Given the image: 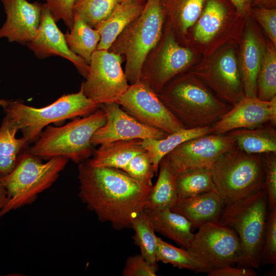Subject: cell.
I'll return each instance as SVG.
<instances>
[{
	"label": "cell",
	"mask_w": 276,
	"mask_h": 276,
	"mask_svg": "<svg viewBox=\"0 0 276 276\" xmlns=\"http://www.w3.org/2000/svg\"><path fill=\"white\" fill-rule=\"evenodd\" d=\"M142 142L140 139H133L101 144L87 161L94 166L122 170L133 157L146 151Z\"/></svg>",
	"instance_id": "cell-21"
},
{
	"label": "cell",
	"mask_w": 276,
	"mask_h": 276,
	"mask_svg": "<svg viewBox=\"0 0 276 276\" xmlns=\"http://www.w3.org/2000/svg\"><path fill=\"white\" fill-rule=\"evenodd\" d=\"M105 121V112L100 107L94 112L74 118L63 126L48 125L29 147V151L41 159L63 156L79 164L93 155L91 137Z\"/></svg>",
	"instance_id": "cell-3"
},
{
	"label": "cell",
	"mask_w": 276,
	"mask_h": 276,
	"mask_svg": "<svg viewBox=\"0 0 276 276\" xmlns=\"http://www.w3.org/2000/svg\"><path fill=\"white\" fill-rule=\"evenodd\" d=\"M179 198L194 196L215 191L211 169H199L188 171L175 176Z\"/></svg>",
	"instance_id": "cell-31"
},
{
	"label": "cell",
	"mask_w": 276,
	"mask_h": 276,
	"mask_svg": "<svg viewBox=\"0 0 276 276\" xmlns=\"http://www.w3.org/2000/svg\"><path fill=\"white\" fill-rule=\"evenodd\" d=\"M28 148L20 154L13 170L2 176L9 200L0 211V217L34 201L39 194L55 182L70 160L67 157L58 156L42 163Z\"/></svg>",
	"instance_id": "cell-8"
},
{
	"label": "cell",
	"mask_w": 276,
	"mask_h": 276,
	"mask_svg": "<svg viewBox=\"0 0 276 276\" xmlns=\"http://www.w3.org/2000/svg\"><path fill=\"white\" fill-rule=\"evenodd\" d=\"M157 264L148 263L141 254L129 257L123 270L124 276H155Z\"/></svg>",
	"instance_id": "cell-39"
},
{
	"label": "cell",
	"mask_w": 276,
	"mask_h": 276,
	"mask_svg": "<svg viewBox=\"0 0 276 276\" xmlns=\"http://www.w3.org/2000/svg\"><path fill=\"white\" fill-rule=\"evenodd\" d=\"M117 103L141 123L168 134L185 128L167 108L157 95L140 80L130 84Z\"/></svg>",
	"instance_id": "cell-13"
},
{
	"label": "cell",
	"mask_w": 276,
	"mask_h": 276,
	"mask_svg": "<svg viewBox=\"0 0 276 276\" xmlns=\"http://www.w3.org/2000/svg\"><path fill=\"white\" fill-rule=\"evenodd\" d=\"M27 45L39 59L60 56L71 61L84 78L88 74L89 64L69 49L65 34L58 28L45 3L43 4L40 23L37 33Z\"/></svg>",
	"instance_id": "cell-16"
},
{
	"label": "cell",
	"mask_w": 276,
	"mask_h": 276,
	"mask_svg": "<svg viewBox=\"0 0 276 276\" xmlns=\"http://www.w3.org/2000/svg\"><path fill=\"white\" fill-rule=\"evenodd\" d=\"M264 52L255 32L248 29L241 54L240 74L245 96L257 97V80Z\"/></svg>",
	"instance_id": "cell-23"
},
{
	"label": "cell",
	"mask_w": 276,
	"mask_h": 276,
	"mask_svg": "<svg viewBox=\"0 0 276 276\" xmlns=\"http://www.w3.org/2000/svg\"><path fill=\"white\" fill-rule=\"evenodd\" d=\"M268 211L260 266L276 263V208Z\"/></svg>",
	"instance_id": "cell-37"
},
{
	"label": "cell",
	"mask_w": 276,
	"mask_h": 276,
	"mask_svg": "<svg viewBox=\"0 0 276 276\" xmlns=\"http://www.w3.org/2000/svg\"><path fill=\"white\" fill-rule=\"evenodd\" d=\"M276 125V96L269 101L244 96L212 127V133L226 134L240 128Z\"/></svg>",
	"instance_id": "cell-15"
},
{
	"label": "cell",
	"mask_w": 276,
	"mask_h": 276,
	"mask_svg": "<svg viewBox=\"0 0 276 276\" xmlns=\"http://www.w3.org/2000/svg\"><path fill=\"white\" fill-rule=\"evenodd\" d=\"M198 228L187 249L205 273L223 266L240 264L242 248L233 229L219 222H208Z\"/></svg>",
	"instance_id": "cell-9"
},
{
	"label": "cell",
	"mask_w": 276,
	"mask_h": 276,
	"mask_svg": "<svg viewBox=\"0 0 276 276\" xmlns=\"http://www.w3.org/2000/svg\"><path fill=\"white\" fill-rule=\"evenodd\" d=\"M194 29V36L199 42L210 41L221 28L226 16L225 6L219 0H206Z\"/></svg>",
	"instance_id": "cell-30"
},
{
	"label": "cell",
	"mask_w": 276,
	"mask_h": 276,
	"mask_svg": "<svg viewBox=\"0 0 276 276\" xmlns=\"http://www.w3.org/2000/svg\"><path fill=\"white\" fill-rule=\"evenodd\" d=\"M2 175L0 174V211L9 200L6 188L3 183Z\"/></svg>",
	"instance_id": "cell-44"
},
{
	"label": "cell",
	"mask_w": 276,
	"mask_h": 276,
	"mask_svg": "<svg viewBox=\"0 0 276 276\" xmlns=\"http://www.w3.org/2000/svg\"><path fill=\"white\" fill-rule=\"evenodd\" d=\"M205 0H160L166 29L185 35L200 17Z\"/></svg>",
	"instance_id": "cell-24"
},
{
	"label": "cell",
	"mask_w": 276,
	"mask_h": 276,
	"mask_svg": "<svg viewBox=\"0 0 276 276\" xmlns=\"http://www.w3.org/2000/svg\"><path fill=\"white\" fill-rule=\"evenodd\" d=\"M209 276H254L257 273L254 268L242 267H234L232 265H225L211 270Z\"/></svg>",
	"instance_id": "cell-42"
},
{
	"label": "cell",
	"mask_w": 276,
	"mask_h": 276,
	"mask_svg": "<svg viewBox=\"0 0 276 276\" xmlns=\"http://www.w3.org/2000/svg\"><path fill=\"white\" fill-rule=\"evenodd\" d=\"M155 232L187 249L193 237L192 226L183 216L171 211L144 210Z\"/></svg>",
	"instance_id": "cell-22"
},
{
	"label": "cell",
	"mask_w": 276,
	"mask_h": 276,
	"mask_svg": "<svg viewBox=\"0 0 276 276\" xmlns=\"http://www.w3.org/2000/svg\"><path fill=\"white\" fill-rule=\"evenodd\" d=\"M122 170L140 183L148 187L153 186L152 179L155 171L146 151L133 157Z\"/></svg>",
	"instance_id": "cell-36"
},
{
	"label": "cell",
	"mask_w": 276,
	"mask_h": 276,
	"mask_svg": "<svg viewBox=\"0 0 276 276\" xmlns=\"http://www.w3.org/2000/svg\"><path fill=\"white\" fill-rule=\"evenodd\" d=\"M268 206L265 189L224 204L219 222L237 234L242 259L238 267L259 269Z\"/></svg>",
	"instance_id": "cell-5"
},
{
	"label": "cell",
	"mask_w": 276,
	"mask_h": 276,
	"mask_svg": "<svg viewBox=\"0 0 276 276\" xmlns=\"http://www.w3.org/2000/svg\"><path fill=\"white\" fill-rule=\"evenodd\" d=\"M224 203L216 191L178 198L171 211L186 217L192 227L199 228L210 222H219Z\"/></svg>",
	"instance_id": "cell-19"
},
{
	"label": "cell",
	"mask_w": 276,
	"mask_h": 276,
	"mask_svg": "<svg viewBox=\"0 0 276 276\" xmlns=\"http://www.w3.org/2000/svg\"><path fill=\"white\" fill-rule=\"evenodd\" d=\"M268 210L276 208V153L263 154Z\"/></svg>",
	"instance_id": "cell-38"
},
{
	"label": "cell",
	"mask_w": 276,
	"mask_h": 276,
	"mask_svg": "<svg viewBox=\"0 0 276 276\" xmlns=\"http://www.w3.org/2000/svg\"><path fill=\"white\" fill-rule=\"evenodd\" d=\"M123 59L108 50L95 51L80 86L84 95L100 105L117 102L130 85L121 66Z\"/></svg>",
	"instance_id": "cell-10"
},
{
	"label": "cell",
	"mask_w": 276,
	"mask_h": 276,
	"mask_svg": "<svg viewBox=\"0 0 276 276\" xmlns=\"http://www.w3.org/2000/svg\"><path fill=\"white\" fill-rule=\"evenodd\" d=\"M157 95L186 128L212 126L232 107L213 95L193 74L177 75Z\"/></svg>",
	"instance_id": "cell-2"
},
{
	"label": "cell",
	"mask_w": 276,
	"mask_h": 276,
	"mask_svg": "<svg viewBox=\"0 0 276 276\" xmlns=\"http://www.w3.org/2000/svg\"><path fill=\"white\" fill-rule=\"evenodd\" d=\"M237 11L244 16H247L251 12V0H230Z\"/></svg>",
	"instance_id": "cell-43"
},
{
	"label": "cell",
	"mask_w": 276,
	"mask_h": 276,
	"mask_svg": "<svg viewBox=\"0 0 276 276\" xmlns=\"http://www.w3.org/2000/svg\"><path fill=\"white\" fill-rule=\"evenodd\" d=\"M257 3L264 4L268 5L270 4H273L275 2V0H256Z\"/></svg>",
	"instance_id": "cell-45"
},
{
	"label": "cell",
	"mask_w": 276,
	"mask_h": 276,
	"mask_svg": "<svg viewBox=\"0 0 276 276\" xmlns=\"http://www.w3.org/2000/svg\"><path fill=\"white\" fill-rule=\"evenodd\" d=\"M18 131L16 123L5 116L0 126V174L3 176L13 170L20 154L29 147L25 136L16 137Z\"/></svg>",
	"instance_id": "cell-27"
},
{
	"label": "cell",
	"mask_w": 276,
	"mask_h": 276,
	"mask_svg": "<svg viewBox=\"0 0 276 276\" xmlns=\"http://www.w3.org/2000/svg\"><path fill=\"white\" fill-rule=\"evenodd\" d=\"M164 22L160 0H146L141 14L123 30L108 50L124 59V72L130 84L140 81L144 61L160 40Z\"/></svg>",
	"instance_id": "cell-4"
},
{
	"label": "cell",
	"mask_w": 276,
	"mask_h": 276,
	"mask_svg": "<svg viewBox=\"0 0 276 276\" xmlns=\"http://www.w3.org/2000/svg\"><path fill=\"white\" fill-rule=\"evenodd\" d=\"M134 1H136L137 2H139V3L143 4H145L146 2V0H134Z\"/></svg>",
	"instance_id": "cell-47"
},
{
	"label": "cell",
	"mask_w": 276,
	"mask_h": 276,
	"mask_svg": "<svg viewBox=\"0 0 276 276\" xmlns=\"http://www.w3.org/2000/svg\"><path fill=\"white\" fill-rule=\"evenodd\" d=\"M275 127L267 124L254 128L237 129L226 133L235 139L238 148L246 153H276Z\"/></svg>",
	"instance_id": "cell-25"
},
{
	"label": "cell",
	"mask_w": 276,
	"mask_h": 276,
	"mask_svg": "<svg viewBox=\"0 0 276 276\" xmlns=\"http://www.w3.org/2000/svg\"><path fill=\"white\" fill-rule=\"evenodd\" d=\"M236 147L231 135L210 133L181 143L163 159L176 176L193 170L211 169L221 154Z\"/></svg>",
	"instance_id": "cell-12"
},
{
	"label": "cell",
	"mask_w": 276,
	"mask_h": 276,
	"mask_svg": "<svg viewBox=\"0 0 276 276\" xmlns=\"http://www.w3.org/2000/svg\"><path fill=\"white\" fill-rule=\"evenodd\" d=\"M106 116L105 124L93 134V146L116 141L149 139H159L167 133L145 125L124 110L117 102L100 105Z\"/></svg>",
	"instance_id": "cell-14"
},
{
	"label": "cell",
	"mask_w": 276,
	"mask_h": 276,
	"mask_svg": "<svg viewBox=\"0 0 276 276\" xmlns=\"http://www.w3.org/2000/svg\"><path fill=\"white\" fill-rule=\"evenodd\" d=\"M131 228L134 231L132 237L134 242L139 247L142 256L148 263L157 264L155 256L157 236L145 210L134 219Z\"/></svg>",
	"instance_id": "cell-32"
},
{
	"label": "cell",
	"mask_w": 276,
	"mask_h": 276,
	"mask_svg": "<svg viewBox=\"0 0 276 276\" xmlns=\"http://www.w3.org/2000/svg\"><path fill=\"white\" fill-rule=\"evenodd\" d=\"M100 107V104L86 97L80 89L77 93L63 95L41 108L26 105L18 100H7L2 107L5 116L16 123L30 144L50 124L88 116Z\"/></svg>",
	"instance_id": "cell-7"
},
{
	"label": "cell",
	"mask_w": 276,
	"mask_h": 276,
	"mask_svg": "<svg viewBox=\"0 0 276 276\" xmlns=\"http://www.w3.org/2000/svg\"><path fill=\"white\" fill-rule=\"evenodd\" d=\"M79 196L98 219L116 229L131 228L145 209L152 187L136 181L122 169L78 164Z\"/></svg>",
	"instance_id": "cell-1"
},
{
	"label": "cell",
	"mask_w": 276,
	"mask_h": 276,
	"mask_svg": "<svg viewBox=\"0 0 276 276\" xmlns=\"http://www.w3.org/2000/svg\"><path fill=\"white\" fill-rule=\"evenodd\" d=\"M6 20L0 28V39L27 45L35 37L40 23L43 4L28 0H1Z\"/></svg>",
	"instance_id": "cell-17"
},
{
	"label": "cell",
	"mask_w": 276,
	"mask_h": 276,
	"mask_svg": "<svg viewBox=\"0 0 276 276\" xmlns=\"http://www.w3.org/2000/svg\"><path fill=\"white\" fill-rule=\"evenodd\" d=\"M212 133V127L182 128L163 139L142 140V146L149 154L155 173L162 159L181 143L199 136Z\"/></svg>",
	"instance_id": "cell-26"
},
{
	"label": "cell",
	"mask_w": 276,
	"mask_h": 276,
	"mask_svg": "<svg viewBox=\"0 0 276 276\" xmlns=\"http://www.w3.org/2000/svg\"><path fill=\"white\" fill-rule=\"evenodd\" d=\"M211 170L215 191L224 204L265 189L263 154L248 153L236 147L221 154Z\"/></svg>",
	"instance_id": "cell-6"
},
{
	"label": "cell",
	"mask_w": 276,
	"mask_h": 276,
	"mask_svg": "<svg viewBox=\"0 0 276 276\" xmlns=\"http://www.w3.org/2000/svg\"><path fill=\"white\" fill-rule=\"evenodd\" d=\"M159 168L157 181L147 197L144 210H171L178 200L175 176L164 159L160 161Z\"/></svg>",
	"instance_id": "cell-28"
},
{
	"label": "cell",
	"mask_w": 276,
	"mask_h": 276,
	"mask_svg": "<svg viewBox=\"0 0 276 276\" xmlns=\"http://www.w3.org/2000/svg\"><path fill=\"white\" fill-rule=\"evenodd\" d=\"M276 95V53L271 46L264 52L257 80V97L269 101Z\"/></svg>",
	"instance_id": "cell-34"
},
{
	"label": "cell",
	"mask_w": 276,
	"mask_h": 276,
	"mask_svg": "<svg viewBox=\"0 0 276 276\" xmlns=\"http://www.w3.org/2000/svg\"><path fill=\"white\" fill-rule=\"evenodd\" d=\"M48 9L57 22L62 20L69 30L74 22L75 0H44Z\"/></svg>",
	"instance_id": "cell-40"
},
{
	"label": "cell",
	"mask_w": 276,
	"mask_h": 276,
	"mask_svg": "<svg viewBox=\"0 0 276 276\" xmlns=\"http://www.w3.org/2000/svg\"><path fill=\"white\" fill-rule=\"evenodd\" d=\"M70 30L65 34L69 49L89 64L100 41L99 33L76 13H74L73 25Z\"/></svg>",
	"instance_id": "cell-29"
},
{
	"label": "cell",
	"mask_w": 276,
	"mask_h": 276,
	"mask_svg": "<svg viewBox=\"0 0 276 276\" xmlns=\"http://www.w3.org/2000/svg\"><path fill=\"white\" fill-rule=\"evenodd\" d=\"M193 58V52L180 45L172 32L166 29L144 61L140 80L157 94L166 83L190 65Z\"/></svg>",
	"instance_id": "cell-11"
},
{
	"label": "cell",
	"mask_w": 276,
	"mask_h": 276,
	"mask_svg": "<svg viewBox=\"0 0 276 276\" xmlns=\"http://www.w3.org/2000/svg\"><path fill=\"white\" fill-rule=\"evenodd\" d=\"M193 74L205 83L222 99L233 106L245 95L234 52L228 50L219 56L215 64Z\"/></svg>",
	"instance_id": "cell-18"
},
{
	"label": "cell",
	"mask_w": 276,
	"mask_h": 276,
	"mask_svg": "<svg viewBox=\"0 0 276 276\" xmlns=\"http://www.w3.org/2000/svg\"><path fill=\"white\" fill-rule=\"evenodd\" d=\"M1 82V80L0 79V82ZM7 100L5 99H0V106L2 107L6 102Z\"/></svg>",
	"instance_id": "cell-46"
},
{
	"label": "cell",
	"mask_w": 276,
	"mask_h": 276,
	"mask_svg": "<svg viewBox=\"0 0 276 276\" xmlns=\"http://www.w3.org/2000/svg\"><path fill=\"white\" fill-rule=\"evenodd\" d=\"M252 12L264 29L273 43L276 44V10L265 7L251 9Z\"/></svg>",
	"instance_id": "cell-41"
},
{
	"label": "cell",
	"mask_w": 276,
	"mask_h": 276,
	"mask_svg": "<svg viewBox=\"0 0 276 276\" xmlns=\"http://www.w3.org/2000/svg\"><path fill=\"white\" fill-rule=\"evenodd\" d=\"M121 0H75L73 10L91 27L106 19Z\"/></svg>",
	"instance_id": "cell-35"
},
{
	"label": "cell",
	"mask_w": 276,
	"mask_h": 276,
	"mask_svg": "<svg viewBox=\"0 0 276 276\" xmlns=\"http://www.w3.org/2000/svg\"><path fill=\"white\" fill-rule=\"evenodd\" d=\"M157 262L170 264L179 269H185L196 273L204 272L201 264L187 249L176 247L156 238L155 252Z\"/></svg>",
	"instance_id": "cell-33"
},
{
	"label": "cell",
	"mask_w": 276,
	"mask_h": 276,
	"mask_svg": "<svg viewBox=\"0 0 276 276\" xmlns=\"http://www.w3.org/2000/svg\"><path fill=\"white\" fill-rule=\"evenodd\" d=\"M144 5L134 0H121L110 15L95 28L100 36L97 50H108L123 30L141 14Z\"/></svg>",
	"instance_id": "cell-20"
}]
</instances>
